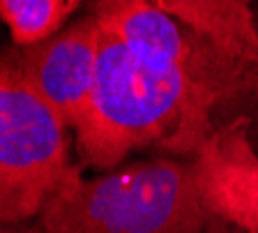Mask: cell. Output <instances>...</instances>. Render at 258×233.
Returning <instances> with one entry per match:
<instances>
[{
  "label": "cell",
  "mask_w": 258,
  "mask_h": 233,
  "mask_svg": "<svg viewBox=\"0 0 258 233\" xmlns=\"http://www.w3.org/2000/svg\"><path fill=\"white\" fill-rule=\"evenodd\" d=\"M242 99H258V88L141 58L102 30L95 90L72 127L74 146L95 171L118 168L148 148L191 159L215 130L217 108Z\"/></svg>",
  "instance_id": "1"
},
{
  "label": "cell",
  "mask_w": 258,
  "mask_h": 233,
  "mask_svg": "<svg viewBox=\"0 0 258 233\" xmlns=\"http://www.w3.org/2000/svg\"><path fill=\"white\" fill-rule=\"evenodd\" d=\"M44 233H205L191 159L152 157L86 178L72 164L37 217Z\"/></svg>",
  "instance_id": "2"
},
{
  "label": "cell",
  "mask_w": 258,
  "mask_h": 233,
  "mask_svg": "<svg viewBox=\"0 0 258 233\" xmlns=\"http://www.w3.org/2000/svg\"><path fill=\"white\" fill-rule=\"evenodd\" d=\"M70 132L28 83L12 44L0 53V222L39 217L72 166Z\"/></svg>",
  "instance_id": "3"
},
{
  "label": "cell",
  "mask_w": 258,
  "mask_h": 233,
  "mask_svg": "<svg viewBox=\"0 0 258 233\" xmlns=\"http://www.w3.org/2000/svg\"><path fill=\"white\" fill-rule=\"evenodd\" d=\"M88 14L104 33L120 39L141 58L258 88L256 67L224 53L194 28L159 10L152 0H90Z\"/></svg>",
  "instance_id": "4"
},
{
  "label": "cell",
  "mask_w": 258,
  "mask_h": 233,
  "mask_svg": "<svg viewBox=\"0 0 258 233\" xmlns=\"http://www.w3.org/2000/svg\"><path fill=\"white\" fill-rule=\"evenodd\" d=\"M194 185L210 219L258 233V150L249 136V118L237 115L215 127L191 157Z\"/></svg>",
  "instance_id": "5"
},
{
  "label": "cell",
  "mask_w": 258,
  "mask_h": 233,
  "mask_svg": "<svg viewBox=\"0 0 258 233\" xmlns=\"http://www.w3.org/2000/svg\"><path fill=\"white\" fill-rule=\"evenodd\" d=\"M102 28L90 14L37 44L16 46V63L35 90L60 113L70 130L90 104L99 65Z\"/></svg>",
  "instance_id": "6"
},
{
  "label": "cell",
  "mask_w": 258,
  "mask_h": 233,
  "mask_svg": "<svg viewBox=\"0 0 258 233\" xmlns=\"http://www.w3.org/2000/svg\"><path fill=\"white\" fill-rule=\"evenodd\" d=\"M231 58L258 70V21L253 0H152Z\"/></svg>",
  "instance_id": "7"
},
{
  "label": "cell",
  "mask_w": 258,
  "mask_h": 233,
  "mask_svg": "<svg viewBox=\"0 0 258 233\" xmlns=\"http://www.w3.org/2000/svg\"><path fill=\"white\" fill-rule=\"evenodd\" d=\"M81 0H0V19L16 46L37 44L62 30Z\"/></svg>",
  "instance_id": "8"
},
{
  "label": "cell",
  "mask_w": 258,
  "mask_h": 233,
  "mask_svg": "<svg viewBox=\"0 0 258 233\" xmlns=\"http://www.w3.org/2000/svg\"><path fill=\"white\" fill-rule=\"evenodd\" d=\"M0 233H44V228L39 224H30V222H16V224L0 222Z\"/></svg>",
  "instance_id": "9"
},
{
  "label": "cell",
  "mask_w": 258,
  "mask_h": 233,
  "mask_svg": "<svg viewBox=\"0 0 258 233\" xmlns=\"http://www.w3.org/2000/svg\"><path fill=\"white\" fill-rule=\"evenodd\" d=\"M205 233H237V231H235V228H228V226H224V224H217V222H212V226H210Z\"/></svg>",
  "instance_id": "10"
}]
</instances>
